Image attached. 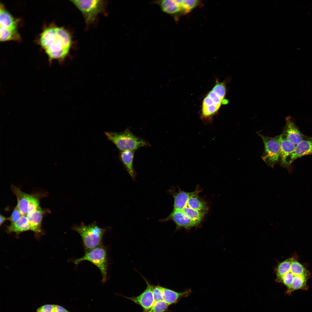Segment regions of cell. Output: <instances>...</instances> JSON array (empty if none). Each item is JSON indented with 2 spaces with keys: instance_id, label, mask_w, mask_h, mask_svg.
Returning a JSON list of instances; mask_svg holds the SVG:
<instances>
[{
  "instance_id": "cell-1",
  "label": "cell",
  "mask_w": 312,
  "mask_h": 312,
  "mask_svg": "<svg viewBox=\"0 0 312 312\" xmlns=\"http://www.w3.org/2000/svg\"><path fill=\"white\" fill-rule=\"evenodd\" d=\"M37 42L46 54L49 64L51 65L54 60L63 63L71 47L72 38L64 28L51 23L44 27Z\"/></svg>"
},
{
  "instance_id": "cell-2",
  "label": "cell",
  "mask_w": 312,
  "mask_h": 312,
  "mask_svg": "<svg viewBox=\"0 0 312 312\" xmlns=\"http://www.w3.org/2000/svg\"><path fill=\"white\" fill-rule=\"evenodd\" d=\"M226 92L225 83L217 81L202 101L200 116L203 120L211 122L222 105L228 103V101L225 99Z\"/></svg>"
},
{
  "instance_id": "cell-3",
  "label": "cell",
  "mask_w": 312,
  "mask_h": 312,
  "mask_svg": "<svg viewBox=\"0 0 312 312\" xmlns=\"http://www.w3.org/2000/svg\"><path fill=\"white\" fill-rule=\"evenodd\" d=\"M105 134L120 151H135L142 147L150 146L148 142L135 135L128 128L120 133L106 132Z\"/></svg>"
},
{
  "instance_id": "cell-4",
  "label": "cell",
  "mask_w": 312,
  "mask_h": 312,
  "mask_svg": "<svg viewBox=\"0 0 312 312\" xmlns=\"http://www.w3.org/2000/svg\"><path fill=\"white\" fill-rule=\"evenodd\" d=\"M72 229L80 236L86 252L102 244L103 235L107 231L95 223L76 225Z\"/></svg>"
},
{
  "instance_id": "cell-5",
  "label": "cell",
  "mask_w": 312,
  "mask_h": 312,
  "mask_svg": "<svg viewBox=\"0 0 312 312\" xmlns=\"http://www.w3.org/2000/svg\"><path fill=\"white\" fill-rule=\"evenodd\" d=\"M87 261L96 266L99 270L102 276V282L104 283L107 279L108 259L106 248L102 244L86 252L81 257L73 261L76 265Z\"/></svg>"
},
{
  "instance_id": "cell-6",
  "label": "cell",
  "mask_w": 312,
  "mask_h": 312,
  "mask_svg": "<svg viewBox=\"0 0 312 312\" xmlns=\"http://www.w3.org/2000/svg\"><path fill=\"white\" fill-rule=\"evenodd\" d=\"M83 14L86 23H93L98 15L104 11L106 3L103 0H72Z\"/></svg>"
},
{
  "instance_id": "cell-7",
  "label": "cell",
  "mask_w": 312,
  "mask_h": 312,
  "mask_svg": "<svg viewBox=\"0 0 312 312\" xmlns=\"http://www.w3.org/2000/svg\"><path fill=\"white\" fill-rule=\"evenodd\" d=\"M258 134L262 139L264 146L261 158L268 165L273 168L280 160L281 146L279 136L270 137L259 133Z\"/></svg>"
},
{
  "instance_id": "cell-8",
  "label": "cell",
  "mask_w": 312,
  "mask_h": 312,
  "mask_svg": "<svg viewBox=\"0 0 312 312\" xmlns=\"http://www.w3.org/2000/svg\"><path fill=\"white\" fill-rule=\"evenodd\" d=\"M11 188L17 198L16 206L23 215L26 216L29 212L36 210L40 207L39 200L41 196L39 194H27L22 191L19 188L13 185H12Z\"/></svg>"
},
{
  "instance_id": "cell-9",
  "label": "cell",
  "mask_w": 312,
  "mask_h": 312,
  "mask_svg": "<svg viewBox=\"0 0 312 312\" xmlns=\"http://www.w3.org/2000/svg\"><path fill=\"white\" fill-rule=\"evenodd\" d=\"M142 276L146 283V287L140 294L131 297L122 296L140 306L143 309V311H146L151 308L155 301L152 291V284L144 277Z\"/></svg>"
},
{
  "instance_id": "cell-10",
  "label": "cell",
  "mask_w": 312,
  "mask_h": 312,
  "mask_svg": "<svg viewBox=\"0 0 312 312\" xmlns=\"http://www.w3.org/2000/svg\"><path fill=\"white\" fill-rule=\"evenodd\" d=\"M0 8V31L12 34L19 33L20 20L12 16L1 3Z\"/></svg>"
},
{
  "instance_id": "cell-11",
  "label": "cell",
  "mask_w": 312,
  "mask_h": 312,
  "mask_svg": "<svg viewBox=\"0 0 312 312\" xmlns=\"http://www.w3.org/2000/svg\"><path fill=\"white\" fill-rule=\"evenodd\" d=\"M170 220H172L176 224L177 229L182 228L188 229L200 224L190 219L181 210H173L168 216L160 219L159 221L165 222Z\"/></svg>"
},
{
  "instance_id": "cell-12",
  "label": "cell",
  "mask_w": 312,
  "mask_h": 312,
  "mask_svg": "<svg viewBox=\"0 0 312 312\" xmlns=\"http://www.w3.org/2000/svg\"><path fill=\"white\" fill-rule=\"evenodd\" d=\"M306 155L312 156V137L304 136L303 139L296 145L294 150L287 160L288 167L297 159Z\"/></svg>"
},
{
  "instance_id": "cell-13",
  "label": "cell",
  "mask_w": 312,
  "mask_h": 312,
  "mask_svg": "<svg viewBox=\"0 0 312 312\" xmlns=\"http://www.w3.org/2000/svg\"><path fill=\"white\" fill-rule=\"evenodd\" d=\"M152 3L157 5L164 13L178 19L179 14H183L181 0H161L154 1Z\"/></svg>"
},
{
  "instance_id": "cell-14",
  "label": "cell",
  "mask_w": 312,
  "mask_h": 312,
  "mask_svg": "<svg viewBox=\"0 0 312 312\" xmlns=\"http://www.w3.org/2000/svg\"><path fill=\"white\" fill-rule=\"evenodd\" d=\"M48 210L42 209L40 207L36 210L28 213L26 215L30 226V230L37 236L42 233V222L43 216Z\"/></svg>"
},
{
  "instance_id": "cell-15",
  "label": "cell",
  "mask_w": 312,
  "mask_h": 312,
  "mask_svg": "<svg viewBox=\"0 0 312 312\" xmlns=\"http://www.w3.org/2000/svg\"><path fill=\"white\" fill-rule=\"evenodd\" d=\"M286 124L283 134L289 141L296 145L300 143L304 136L290 116L286 118Z\"/></svg>"
},
{
  "instance_id": "cell-16",
  "label": "cell",
  "mask_w": 312,
  "mask_h": 312,
  "mask_svg": "<svg viewBox=\"0 0 312 312\" xmlns=\"http://www.w3.org/2000/svg\"><path fill=\"white\" fill-rule=\"evenodd\" d=\"M279 136L281 146L280 158L281 164L284 167L287 168L288 167L287 160L294 150L296 145L288 140L283 133Z\"/></svg>"
},
{
  "instance_id": "cell-17",
  "label": "cell",
  "mask_w": 312,
  "mask_h": 312,
  "mask_svg": "<svg viewBox=\"0 0 312 312\" xmlns=\"http://www.w3.org/2000/svg\"><path fill=\"white\" fill-rule=\"evenodd\" d=\"M190 289L179 292L167 287H163V300L168 305L176 304L182 298L189 296L192 293Z\"/></svg>"
},
{
  "instance_id": "cell-18",
  "label": "cell",
  "mask_w": 312,
  "mask_h": 312,
  "mask_svg": "<svg viewBox=\"0 0 312 312\" xmlns=\"http://www.w3.org/2000/svg\"><path fill=\"white\" fill-rule=\"evenodd\" d=\"M135 151H120L119 157L125 169L131 178L135 180L136 173L135 171L133 161Z\"/></svg>"
},
{
  "instance_id": "cell-19",
  "label": "cell",
  "mask_w": 312,
  "mask_h": 312,
  "mask_svg": "<svg viewBox=\"0 0 312 312\" xmlns=\"http://www.w3.org/2000/svg\"><path fill=\"white\" fill-rule=\"evenodd\" d=\"M168 192L174 198L173 210H181L185 206L192 192H187L179 189L175 192L172 190H168Z\"/></svg>"
},
{
  "instance_id": "cell-20",
  "label": "cell",
  "mask_w": 312,
  "mask_h": 312,
  "mask_svg": "<svg viewBox=\"0 0 312 312\" xmlns=\"http://www.w3.org/2000/svg\"><path fill=\"white\" fill-rule=\"evenodd\" d=\"M200 191L199 189H196L193 192L189 198L185 206L194 210L206 212L207 210L206 204L198 196V194Z\"/></svg>"
},
{
  "instance_id": "cell-21",
  "label": "cell",
  "mask_w": 312,
  "mask_h": 312,
  "mask_svg": "<svg viewBox=\"0 0 312 312\" xmlns=\"http://www.w3.org/2000/svg\"><path fill=\"white\" fill-rule=\"evenodd\" d=\"M7 229L9 233L14 232L17 234L30 230L29 223L26 216L22 215L17 221L8 226Z\"/></svg>"
},
{
  "instance_id": "cell-22",
  "label": "cell",
  "mask_w": 312,
  "mask_h": 312,
  "mask_svg": "<svg viewBox=\"0 0 312 312\" xmlns=\"http://www.w3.org/2000/svg\"><path fill=\"white\" fill-rule=\"evenodd\" d=\"M187 216L200 224L206 212L194 210L187 206L181 210Z\"/></svg>"
},
{
  "instance_id": "cell-23",
  "label": "cell",
  "mask_w": 312,
  "mask_h": 312,
  "mask_svg": "<svg viewBox=\"0 0 312 312\" xmlns=\"http://www.w3.org/2000/svg\"><path fill=\"white\" fill-rule=\"evenodd\" d=\"M293 257L287 259L279 264L276 269V280L280 282L281 278L289 270Z\"/></svg>"
},
{
  "instance_id": "cell-24",
  "label": "cell",
  "mask_w": 312,
  "mask_h": 312,
  "mask_svg": "<svg viewBox=\"0 0 312 312\" xmlns=\"http://www.w3.org/2000/svg\"><path fill=\"white\" fill-rule=\"evenodd\" d=\"M169 306L163 300L155 301L149 309L142 312H168Z\"/></svg>"
},
{
  "instance_id": "cell-25",
  "label": "cell",
  "mask_w": 312,
  "mask_h": 312,
  "mask_svg": "<svg viewBox=\"0 0 312 312\" xmlns=\"http://www.w3.org/2000/svg\"><path fill=\"white\" fill-rule=\"evenodd\" d=\"M183 14L189 13L199 4L200 1L197 0H181Z\"/></svg>"
},
{
  "instance_id": "cell-26",
  "label": "cell",
  "mask_w": 312,
  "mask_h": 312,
  "mask_svg": "<svg viewBox=\"0 0 312 312\" xmlns=\"http://www.w3.org/2000/svg\"><path fill=\"white\" fill-rule=\"evenodd\" d=\"M163 287L159 284L157 285H152V289L155 301L163 300Z\"/></svg>"
},
{
  "instance_id": "cell-27",
  "label": "cell",
  "mask_w": 312,
  "mask_h": 312,
  "mask_svg": "<svg viewBox=\"0 0 312 312\" xmlns=\"http://www.w3.org/2000/svg\"><path fill=\"white\" fill-rule=\"evenodd\" d=\"M56 304H46L38 307L36 312H55Z\"/></svg>"
},
{
  "instance_id": "cell-28",
  "label": "cell",
  "mask_w": 312,
  "mask_h": 312,
  "mask_svg": "<svg viewBox=\"0 0 312 312\" xmlns=\"http://www.w3.org/2000/svg\"><path fill=\"white\" fill-rule=\"evenodd\" d=\"M22 215L21 212L16 206L11 216L8 218V220L11 223H13L18 220Z\"/></svg>"
},
{
  "instance_id": "cell-29",
  "label": "cell",
  "mask_w": 312,
  "mask_h": 312,
  "mask_svg": "<svg viewBox=\"0 0 312 312\" xmlns=\"http://www.w3.org/2000/svg\"><path fill=\"white\" fill-rule=\"evenodd\" d=\"M55 312H72L68 310L64 307L60 305L56 304Z\"/></svg>"
},
{
  "instance_id": "cell-30",
  "label": "cell",
  "mask_w": 312,
  "mask_h": 312,
  "mask_svg": "<svg viewBox=\"0 0 312 312\" xmlns=\"http://www.w3.org/2000/svg\"><path fill=\"white\" fill-rule=\"evenodd\" d=\"M0 225L1 226L3 223L6 220H8V218H7L1 214L0 215Z\"/></svg>"
}]
</instances>
